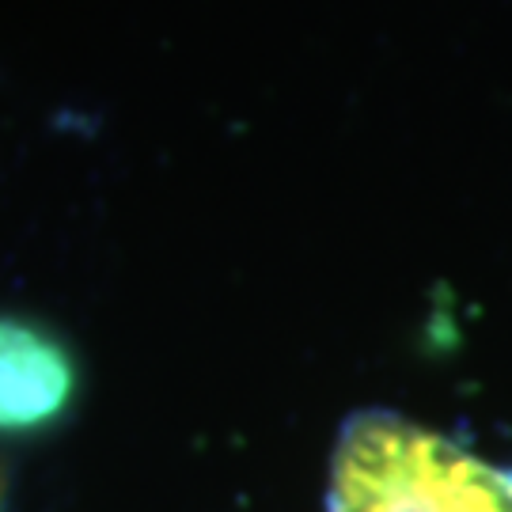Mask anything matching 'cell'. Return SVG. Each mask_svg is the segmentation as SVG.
<instances>
[{
	"instance_id": "6da1fadb",
	"label": "cell",
	"mask_w": 512,
	"mask_h": 512,
	"mask_svg": "<svg viewBox=\"0 0 512 512\" xmlns=\"http://www.w3.org/2000/svg\"><path fill=\"white\" fill-rule=\"evenodd\" d=\"M327 512H512V467L403 414L361 410L334 448Z\"/></svg>"
},
{
	"instance_id": "7a4b0ae2",
	"label": "cell",
	"mask_w": 512,
	"mask_h": 512,
	"mask_svg": "<svg viewBox=\"0 0 512 512\" xmlns=\"http://www.w3.org/2000/svg\"><path fill=\"white\" fill-rule=\"evenodd\" d=\"M73 395V353L31 319L0 315V433H35L54 425Z\"/></svg>"
}]
</instances>
